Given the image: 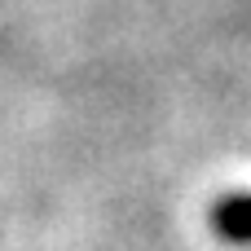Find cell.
Segmentation results:
<instances>
[{"label": "cell", "instance_id": "obj_1", "mask_svg": "<svg viewBox=\"0 0 251 251\" xmlns=\"http://www.w3.org/2000/svg\"><path fill=\"white\" fill-rule=\"evenodd\" d=\"M229 225H234L238 234H251V207H243V212H238V216H234Z\"/></svg>", "mask_w": 251, "mask_h": 251}]
</instances>
